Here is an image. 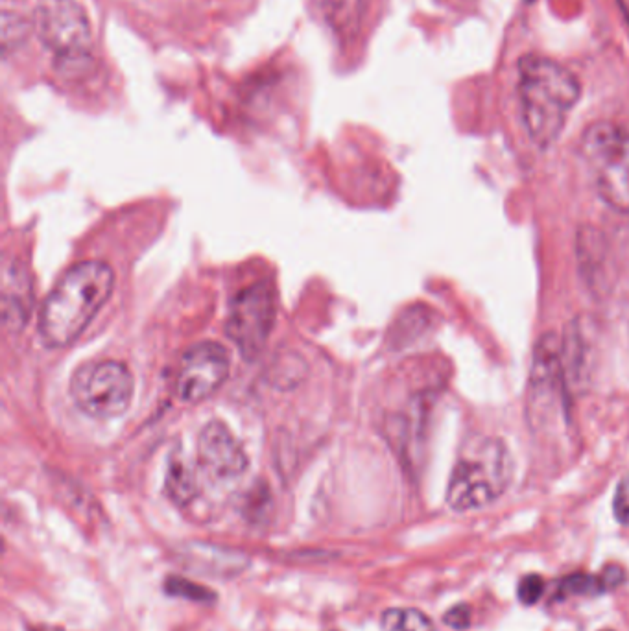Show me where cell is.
Wrapping results in <instances>:
<instances>
[{"label": "cell", "instance_id": "cell-15", "mask_svg": "<svg viewBox=\"0 0 629 631\" xmlns=\"http://www.w3.org/2000/svg\"><path fill=\"white\" fill-rule=\"evenodd\" d=\"M30 24L24 21L23 17H19L17 13L4 12L2 15V48L4 54H8L10 50H15L23 43L28 34Z\"/></svg>", "mask_w": 629, "mask_h": 631}, {"label": "cell", "instance_id": "cell-19", "mask_svg": "<svg viewBox=\"0 0 629 631\" xmlns=\"http://www.w3.org/2000/svg\"><path fill=\"white\" fill-rule=\"evenodd\" d=\"M443 622H445L447 626L454 628V630H465V628H469V624H471V609L467 608L465 604L454 606V608L449 609V611L445 613Z\"/></svg>", "mask_w": 629, "mask_h": 631}, {"label": "cell", "instance_id": "cell-10", "mask_svg": "<svg viewBox=\"0 0 629 631\" xmlns=\"http://www.w3.org/2000/svg\"><path fill=\"white\" fill-rule=\"evenodd\" d=\"M198 458L214 478H237L248 469V456L240 441L220 421L209 423L198 438Z\"/></svg>", "mask_w": 629, "mask_h": 631}, {"label": "cell", "instance_id": "cell-17", "mask_svg": "<svg viewBox=\"0 0 629 631\" xmlns=\"http://www.w3.org/2000/svg\"><path fill=\"white\" fill-rule=\"evenodd\" d=\"M545 593V582L539 574H528L519 582L517 596L524 606H535L539 598Z\"/></svg>", "mask_w": 629, "mask_h": 631}, {"label": "cell", "instance_id": "cell-12", "mask_svg": "<svg viewBox=\"0 0 629 631\" xmlns=\"http://www.w3.org/2000/svg\"><path fill=\"white\" fill-rule=\"evenodd\" d=\"M382 631H436L434 622L414 608L386 609L380 617Z\"/></svg>", "mask_w": 629, "mask_h": 631}, {"label": "cell", "instance_id": "cell-13", "mask_svg": "<svg viewBox=\"0 0 629 631\" xmlns=\"http://www.w3.org/2000/svg\"><path fill=\"white\" fill-rule=\"evenodd\" d=\"M607 591L606 584L602 574L593 576V574H572L569 578H565L559 585V593L563 596H591L600 595Z\"/></svg>", "mask_w": 629, "mask_h": 631}, {"label": "cell", "instance_id": "cell-11", "mask_svg": "<svg viewBox=\"0 0 629 631\" xmlns=\"http://www.w3.org/2000/svg\"><path fill=\"white\" fill-rule=\"evenodd\" d=\"M368 0H327V19L342 36L358 28Z\"/></svg>", "mask_w": 629, "mask_h": 631}, {"label": "cell", "instance_id": "cell-8", "mask_svg": "<svg viewBox=\"0 0 629 631\" xmlns=\"http://www.w3.org/2000/svg\"><path fill=\"white\" fill-rule=\"evenodd\" d=\"M277 301L268 283H257L233 299L227 314L226 334L246 358L261 353L275 323Z\"/></svg>", "mask_w": 629, "mask_h": 631}, {"label": "cell", "instance_id": "cell-9", "mask_svg": "<svg viewBox=\"0 0 629 631\" xmlns=\"http://www.w3.org/2000/svg\"><path fill=\"white\" fill-rule=\"evenodd\" d=\"M231 355L218 342L190 346L179 360L176 393L181 403L198 405L211 397L227 381Z\"/></svg>", "mask_w": 629, "mask_h": 631}, {"label": "cell", "instance_id": "cell-5", "mask_svg": "<svg viewBox=\"0 0 629 631\" xmlns=\"http://www.w3.org/2000/svg\"><path fill=\"white\" fill-rule=\"evenodd\" d=\"M32 28L54 54L58 71L80 74L93 61V30L87 12L76 0H43L34 12Z\"/></svg>", "mask_w": 629, "mask_h": 631}, {"label": "cell", "instance_id": "cell-2", "mask_svg": "<svg viewBox=\"0 0 629 631\" xmlns=\"http://www.w3.org/2000/svg\"><path fill=\"white\" fill-rule=\"evenodd\" d=\"M582 96V85L561 63L543 56L519 61V98L524 128L541 148L556 143L570 111Z\"/></svg>", "mask_w": 629, "mask_h": 631}, {"label": "cell", "instance_id": "cell-16", "mask_svg": "<svg viewBox=\"0 0 629 631\" xmlns=\"http://www.w3.org/2000/svg\"><path fill=\"white\" fill-rule=\"evenodd\" d=\"M168 489L170 495L176 499V502H187L194 495V482L190 480V475L181 467L176 465L170 473L168 480Z\"/></svg>", "mask_w": 629, "mask_h": 631}, {"label": "cell", "instance_id": "cell-7", "mask_svg": "<svg viewBox=\"0 0 629 631\" xmlns=\"http://www.w3.org/2000/svg\"><path fill=\"white\" fill-rule=\"evenodd\" d=\"M135 381L119 360H95L82 364L71 379L74 405L95 419L119 417L130 408Z\"/></svg>", "mask_w": 629, "mask_h": 631}, {"label": "cell", "instance_id": "cell-6", "mask_svg": "<svg viewBox=\"0 0 629 631\" xmlns=\"http://www.w3.org/2000/svg\"><path fill=\"white\" fill-rule=\"evenodd\" d=\"M528 417L535 429L569 425V393L563 368V353L558 336L545 334L535 346L530 386Z\"/></svg>", "mask_w": 629, "mask_h": 631}, {"label": "cell", "instance_id": "cell-1", "mask_svg": "<svg viewBox=\"0 0 629 631\" xmlns=\"http://www.w3.org/2000/svg\"><path fill=\"white\" fill-rule=\"evenodd\" d=\"M115 272L104 261L71 266L52 288L39 316V334L48 347L76 342L111 298Z\"/></svg>", "mask_w": 629, "mask_h": 631}, {"label": "cell", "instance_id": "cell-14", "mask_svg": "<svg viewBox=\"0 0 629 631\" xmlns=\"http://www.w3.org/2000/svg\"><path fill=\"white\" fill-rule=\"evenodd\" d=\"M165 591L170 596H178V598H185V600H192V602H202V604H211L216 600V593H213L211 589L203 587L200 584H194L187 578H181V576H170L165 582Z\"/></svg>", "mask_w": 629, "mask_h": 631}, {"label": "cell", "instance_id": "cell-3", "mask_svg": "<svg viewBox=\"0 0 629 631\" xmlns=\"http://www.w3.org/2000/svg\"><path fill=\"white\" fill-rule=\"evenodd\" d=\"M510 482L511 456L504 441L478 436L460 451L447 488V504L454 512L486 508L504 495Z\"/></svg>", "mask_w": 629, "mask_h": 631}, {"label": "cell", "instance_id": "cell-18", "mask_svg": "<svg viewBox=\"0 0 629 631\" xmlns=\"http://www.w3.org/2000/svg\"><path fill=\"white\" fill-rule=\"evenodd\" d=\"M613 512L618 523L629 526V473L618 482L613 499Z\"/></svg>", "mask_w": 629, "mask_h": 631}, {"label": "cell", "instance_id": "cell-4", "mask_svg": "<svg viewBox=\"0 0 629 631\" xmlns=\"http://www.w3.org/2000/svg\"><path fill=\"white\" fill-rule=\"evenodd\" d=\"M582 157L598 198L620 215H629V131L596 122L583 133Z\"/></svg>", "mask_w": 629, "mask_h": 631}, {"label": "cell", "instance_id": "cell-20", "mask_svg": "<svg viewBox=\"0 0 629 631\" xmlns=\"http://www.w3.org/2000/svg\"><path fill=\"white\" fill-rule=\"evenodd\" d=\"M604 631H611V630H604Z\"/></svg>", "mask_w": 629, "mask_h": 631}]
</instances>
